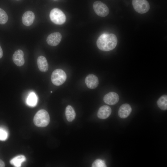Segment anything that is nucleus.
Wrapping results in <instances>:
<instances>
[{"instance_id": "19", "label": "nucleus", "mask_w": 167, "mask_h": 167, "mask_svg": "<svg viewBox=\"0 0 167 167\" xmlns=\"http://www.w3.org/2000/svg\"><path fill=\"white\" fill-rule=\"evenodd\" d=\"M8 20V16L6 12L0 8V24H6Z\"/></svg>"}, {"instance_id": "23", "label": "nucleus", "mask_w": 167, "mask_h": 167, "mask_svg": "<svg viewBox=\"0 0 167 167\" xmlns=\"http://www.w3.org/2000/svg\"><path fill=\"white\" fill-rule=\"evenodd\" d=\"M3 55V52L0 46V58H1Z\"/></svg>"}, {"instance_id": "21", "label": "nucleus", "mask_w": 167, "mask_h": 167, "mask_svg": "<svg viewBox=\"0 0 167 167\" xmlns=\"http://www.w3.org/2000/svg\"><path fill=\"white\" fill-rule=\"evenodd\" d=\"M7 136L8 133L6 131L4 128H0V140H5Z\"/></svg>"}, {"instance_id": "24", "label": "nucleus", "mask_w": 167, "mask_h": 167, "mask_svg": "<svg viewBox=\"0 0 167 167\" xmlns=\"http://www.w3.org/2000/svg\"><path fill=\"white\" fill-rule=\"evenodd\" d=\"M50 92H51V93H52V92L51 91Z\"/></svg>"}, {"instance_id": "10", "label": "nucleus", "mask_w": 167, "mask_h": 167, "mask_svg": "<svg viewBox=\"0 0 167 167\" xmlns=\"http://www.w3.org/2000/svg\"><path fill=\"white\" fill-rule=\"evenodd\" d=\"M24 56V54L22 50L20 49L17 50L13 55L12 59L14 62L18 66H23L25 62Z\"/></svg>"}, {"instance_id": "8", "label": "nucleus", "mask_w": 167, "mask_h": 167, "mask_svg": "<svg viewBox=\"0 0 167 167\" xmlns=\"http://www.w3.org/2000/svg\"><path fill=\"white\" fill-rule=\"evenodd\" d=\"M119 100L118 95L116 92H110L105 95L103 98L105 103L110 105L116 104Z\"/></svg>"}, {"instance_id": "4", "label": "nucleus", "mask_w": 167, "mask_h": 167, "mask_svg": "<svg viewBox=\"0 0 167 167\" xmlns=\"http://www.w3.org/2000/svg\"><path fill=\"white\" fill-rule=\"evenodd\" d=\"M51 79L54 84L57 86H60L66 80V75L64 71L61 69H57L53 72Z\"/></svg>"}, {"instance_id": "11", "label": "nucleus", "mask_w": 167, "mask_h": 167, "mask_svg": "<svg viewBox=\"0 0 167 167\" xmlns=\"http://www.w3.org/2000/svg\"><path fill=\"white\" fill-rule=\"evenodd\" d=\"M35 17V15L33 12L31 11H27L22 16V23L26 26H30L33 24Z\"/></svg>"}, {"instance_id": "7", "label": "nucleus", "mask_w": 167, "mask_h": 167, "mask_svg": "<svg viewBox=\"0 0 167 167\" xmlns=\"http://www.w3.org/2000/svg\"><path fill=\"white\" fill-rule=\"evenodd\" d=\"M62 37V35L59 32L53 33L48 36L46 41L48 44L50 46H56L60 42Z\"/></svg>"}, {"instance_id": "13", "label": "nucleus", "mask_w": 167, "mask_h": 167, "mask_svg": "<svg viewBox=\"0 0 167 167\" xmlns=\"http://www.w3.org/2000/svg\"><path fill=\"white\" fill-rule=\"evenodd\" d=\"M112 110L109 106L104 105L101 107L97 113L98 117L101 119L107 118L111 114Z\"/></svg>"}, {"instance_id": "12", "label": "nucleus", "mask_w": 167, "mask_h": 167, "mask_svg": "<svg viewBox=\"0 0 167 167\" xmlns=\"http://www.w3.org/2000/svg\"><path fill=\"white\" fill-rule=\"evenodd\" d=\"M131 111L132 108L130 105L128 104H124L120 107L118 115L120 118H125L130 115Z\"/></svg>"}, {"instance_id": "6", "label": "nucleus", "mask_w": 167, "mask_h": 167, "mask_svg": "<svg viewBox=\"0 0 167 167\" xmlns=\"http://www.w3.org/2000/svg\"><path fill=\"white\" fill-rule=\"evenodd\" d=\"M94 10L96 15L101 17H105L109 13V10L107 6L100 1L94 2L93 5Z\"/></svg>"}, {"instance_id": "9", "label": "nucleus", "mask_w": 167, "mask_h": 167, "mask_svg": "<svg viewBox=\"0 0 167 167\" xmlns=\"http://www.w3.org/2000/svg\"><path fill=\"white\" fill-rule=\"evenodd\" d=\"M85 83L88 88L93 89L96 88L98 85L99 80L96 76L92 74H90L86 77Z\"/></svg>"}, {"instance_id": "22", "label": "nucleus", "mask_w": 167, "mask_h": 167, "mask_svg": "<svg viewBox=\"0 0 167 167\" xmlns=\"http://www.w3.org/2000/svg\"><path fill=\"white\" fill-rule=\"evenodd\" d=\"M5 166L4 162L1 160L0 159V167H4Z\"/></svg>"}, {"instance_id": "2", "label": "nucleus", "mask_w": 167, "mask_h": 167, "mask_svg": "<svg viewBox=\"0 0 167 167\" xmlns=\"http://www.w3.org/2000/svg\"><path fill=\"white\" fill-rule=\"evenodd\" d=\"M50 118L48 112L45 109L39 110L35 114L33 119L35 125L39 127H44L49 124Z\"/></svg>"}, {"instance_id": "1", "label": "nucleus", "mask_w": 167, "mask_h": 167, "mask_svg": "<svg viewBox=\"0 0 167 167\" xmlns=\"http://www.w3.org/2000/svg\"><path fill=\"white\" fill-rule=\"evenodd\" d=\"M117 43V38L115 35L105 33L98 37L96 41V45L101 50L109 51L115 48Z\"/></svg>"}, {"instance_id": "14", "label": "nucleus", "mask_w": 167, "mask_h": 167, "mask_svg": "<svg viewBox=\"0 0 167 167\" xmlns=\"http://www.w3.org/2000/svg\"><path fill=\"white\" fill-rule=\"evenodd\" d=\"M37 64L39 70L43 72H46L48 69V64L46 58L42 56L37 59Z\"/></svg>"}, {"instance_id": "20", "label": "nucleus", "mask_w": 167, "mask_h": 167, "mask_svg": "<svg viewBox=\"0 0 167 167\" xmlns=\"http://www.w3.org/2000/svg\"><path fill=\"white\" fill-rule=\"evenodd\" d=\"M92 167H107L105 162L101 159H97L93 163Z\"/></svg>"}, {"instance_id": "15", "label": "nucleus", "mask_w": 167, "mask_h": 167, "mask_svg": "<svg viewBox=\"0 0 167 167\" xmlns=\"http://www.w3.org/2000/svg\"><path fill=\"white\" fill-rule=\"evenodd\" d=\"M65 116L67 120L69 122L72 121L75 118L76 113L73 108L68 105L65 109Z\"/></svg>"}, {"instance_id": "18", "label": "nucleus", "mask_w": 167, "mask_h": 167, "mask_svg": "<svg viewBox=\"0 0 167 167\" xmlns=\"http://www.w3.org/2000/svg\"><path fill=\"white\" fill-rule=\"evenodd\" d=\"M37 102V97L34 92L31 93L27 100V103L29 106H35Z\"/></svg>"}, {"instance_id": "5", "label": "nucleus", "mask_w": 167, "mask_h": 167, "mask_svg": "<svg viewBox=\"0 0 167 167\" xmlns=\"http://www.w3.org/2000/svg\"><path fill=\"white\" fill-rule=\"evenodd\" d=\"M132 4L135 10L140 14L146 13L150 9L149 3L146 0H132Z\"/></svg>"}, {"instance_id": "25", "label": "nucleus", "mask_w": 167, "mask_h": 167, "mask_svg": "<svg viewBox=\"0 0 167 167\" xmlns=\"http://www.w3.org/2000/svg\"><path fill=\"white\" fill-rule=\"evenodd\" d=\"M17 0V1H19V0Z\"/></svg>"}, {"instance_id": "26", "label": "nucleus", "mask_w": 167, "mask_h": 167, "mask_svg": "<svg viewBox=\"0 0 167 167\" xmlns=\"http://www.w3.org/2000/svg\"></svg>"}, {"instance_id": "3", "label": "nucleus", "mask_w": 167, "mask_h": 167, "mask_svg": "<svg viewBox=\"0 0 167 167\" xmlns=\"http://www.w3.org/2000/svg\"><path fill=\"white\" fill-rule=\"evenodd\" d=\"M49 17L53 23L58 25L63 24L66 20L65 14L61 10L57 8H54L51 11Z\"/></svg>"}, {"instance_id": "16", "label": "nucleus", "mask_w": 167, "mask_h": 167, "mask_svg": "<svg viewBox=\"0 0 167 167\" xmlns=\"http://www.w3.org/2000/svg\"><path fill=\"white\" fill-rule=\"evenodd\" d=\"M158 107L161 110H166L167 109V96L164 95L161 96L157 102Z\"/></svg>"}, {"instance_id": "17", "label": "nucleus", "mask_w": 167, "mask_h": 167, "mask_svg": "<svg viewBox=\"0 0 167 167\" xmlns=\"http://www.w3.org/2000/svg\"><path fill=\"white\" fill-rule=\"evenodd\" d=\"M25 157L23 155L18 156L12 159L10 161V163L15 167L21 166L22 163L26 160Z\"/></svg>"}]
</instances>
